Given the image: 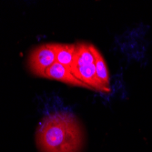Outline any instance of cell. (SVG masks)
<instances>
[{
    "mask_svg": "<svg viewBox=\"0 0 152 152\" xmlns=\"http://www.w3.org/2000/svg\"><path fill=\"white\" fill-rule=\"evenodd\" d=\"M36 144L40 152H81L85 144L84 129L70 112L48 114L37 129Z\"/></svg>",
    "mask_w": 152,
    "mask_h": 152,
    "instance_id": "6da1fadb",
    "label": "cell"
},
{
    "mask_svg": "<svg viewBox=\"0 0 152 152\" xmlns=\"http://www.w3.org/2000/svg\"><path fill=\"white\" fill-rule=\"evenodd\" d=\"M56 62L55 43L43 44L34 48L27 57V66L30 72L40 77H46V71Z\"/></svg>",
    "mask_w": 152,
    "mask_h": 152,
    "instance_id": "7a4b0ae2",
    "label": "cell"
},
{
    "mask_svg": "<svg viewBox=\"0 0 152 152\" xmlns=\"http://www.w3.org/2000/svg\"><path fill=\"white\" fill-rule=\"evenodd\" d=\"M70 71L77 79H79L83 83H85L92 90L94 89L106 93L110 91V89L105 88L101 84V82L99 80L98 77H96L95 63L81 65V66H74L71 67Z\"/></svg>",
    "mask_w": 152,
    "mask_h": 152,
    "instance_id": "3957f363",
    "label": "cell"
},
{
    "mask_svg": "<svg viewBox=\"0 0 152 152\" xmlns=\"http://www.w3.org/2000/svg\"><path fill=\"white\" fill-rule=\"evenodd\" d=\"M45 77L53 79V80H57L62 83H66V84L71 85V86L91 89L88 85L85 84V83H83L82 81L77 79L68 68H66V66H62L61 64L58 62H55L50 67L48 68L46 71Z\"/></svg>",
    "mask_w": 152,
    "mask_h": 152,
    "instance_id": "277c9868",
    "label": "cell"
},
{
    "mask_svg": "<svg viewBox=\"0 0 152 152\" xmlns=\"http://www.w3.org/2000/svg\"><path fill=\"white\" fill-rule=\"evenodd\" d=\"M55 50H56V62L70 70L77 56V45L55 44Z\"/></svg>",
    "mask_w": 152,
    "mask_h": 152,
    "instance_id": "5b68a950",
    "label": "cell"
},
{
    "mask_svg": "<svg viewBox=\"0 0 152 152\" xmlns=\"http://www.w3.org/2000/svg\"><path fill=\"white\" fill-rule=\"evenodd\" d=\"M92 51L94 54L95 58V66H96V77H98L99 80L101 82V84L110 89L109 87V74L107 70V66L106 64V61L101 55V53L96 49L94 46H92Z\"/></svg>",
    "mask_w": 152,
    "mask_h": 152,
    "instance_id": "8992f818",
    "label": "cell"
}]
</instances>
